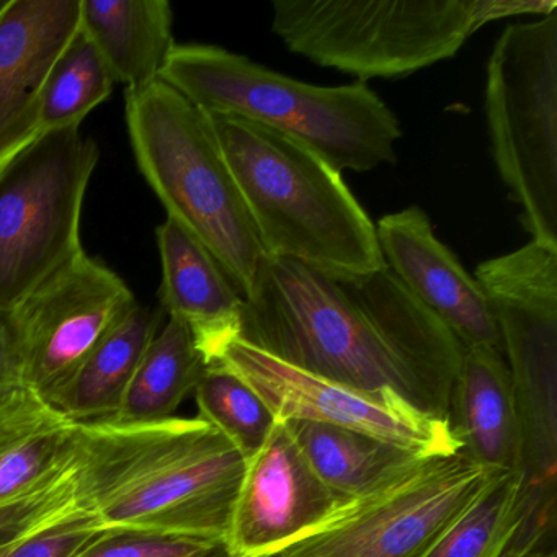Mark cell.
Masks as SVG:
<instances>
[{
  "instance_id": "obj_1",
  "label": "cell",
  "mask_w": 557,
  "mask_h": 557,
  "mask_svg": "<svg viewBox=\"0 0 557 557\" xmlns=\"http://www.w3.org/2000/svg\"><path fill=\"white\" fill-rule=\"evenodd\" d=\"M240 341L334 383L397 394L445 422L465 354L387 267L332 278L269 257L244 299Z\"/></svg>"
},
{
  "instance_id": "obj_2",
  "label": "cell",
  "mask_w": 557,
  "mask_h": 557,
  "mask_svg": "<svg viewBox=\"0 0 557 557\" xmlns=\"http://www.w3.org/2000/svg\"><path fill=\"white\" fill-rule=\"evenodd\" d=\"M246 466L200 417L77 423L74 502L106 531L224 544Z\"/></svg>"
},
{
  "instance_id": "obj_3",
  "label": "cell",
  "mask_w": 557,
  "mask_h": 557,
  "mask_svg": "<svg viewBox=\"0 0 557 557\" xmlns=\"http://www.w3.org/2000/svg\"><path fill=\"white\" fill-rule=\"evenodd\" d=\"M207 115L269 259L332 278L386 267L376 224L341 172L282 133L237 116Z\"/></svg>"
},
{
  "instance_id": "obj_4",
  "label": "cell",
  "mask_w": 557,
  "mask_h": 557,
  "mask_svg": "<svg viewBox=\"0 0 557 557\" xmlns=\"http://www.w3.org/2000/svg\"><path fill=\"white\" fill-rule=\"evenodd\" d=\"M159 79L205 113L301 143L341 174L397 162L399 119L364 83L312 86L214 45H175Z\"/></svg>"
},
{
  "instance_id": "obj_5",
  "label": "cell",
  "mask_w": 557,
  "mask_h": 557,
  "mask_svg": "<svg viewBox=\"0 0 557 557\" xmlns=\"http://www.w3.org/2000/svg\"><path fill=\"white\" fill-rule=\"evenodd\" d=\"M125 120L136 164L168 220L249 298L267 253L207 113L158 79L126 89Z\"/></svg>"
},
{
  "instance_id": "obj_6",
  "label": "cell",
  "mask_w": 557,
  "mask_h": 557,
  "mask_svg": "<svg viewBox=\"0 0 557 557\" xmlns=\"http://www.w3.org/2000/svg\"><path fill=\"white\" fill-rule=\"evenodd\" d=\"M272 32L321 67L403 79L456 57L485 24L557 11L556 0H275Z\"/></svg>"
},
{
  "instance_id": "obj_7",
  "label": "cell",
  "mask_w": 557,
  "mask_h": 557,
  "mask_svg": "<svg viewBox=\"0 0 557 557\" xmlns=\"http://www.w3.org/2000/svg\"><path fill=\"white\" fill-rule=\"evenodd\" d=\"M484 106L495 168L524 230L557 249V11L502 32Z\"/></svg>"
},
{
  "instance_id": "obj_8",
  "label": "cell",
  "mask_w": 557,
  "mask_h": 557,
  "mask_svg": "<svg viewBox=\"0 0 557 557\" xmlns=\"http://www.w3.org/2000/svg\"><path fill=\"white\" fill-rule=\"evenodd\" d=\"M81 128L41 135L0 171V311L84 252V200L99 162Z\"/></svg>"
},
{
  "instance_id": "obj_9",
  "label": "cell",
  "mask_w": 557,
  "mask_h": 557,
  "mask_svg": "<svg viewBox=\"0 0 557 557\" xmlns=\"http://www.w3.org/2000/svg\"><path fill=\"white\" fill-rule=\"evenodd\" d=\"M502 472L461 449L432 456L391 484L345 502L275 556L420 557Z\"/></svg>"
},
{
  "instance_id": "obj_10",
  "label": "cell",
  "mask_w": 557,
  "mask_h": 557,
  "mask_svg": "<svg viewBox=\"0 0 557 557\" xmlns=\"http://www.w3.org/2000/svg\"><path fill=\"white\" fill-rule=\"evenodd\" d=\"M136 305L122 276L86 252L61 267L8 311L24 386L53 404Z\"/></svg>"
},
{
  "instance_id": "obj_11",
  "label": "cell",
  "mask_w": 557,
  "mask_h": 557,
  "mask_svg": "<svg viewBox=\"0 0 557 557\" xmlns=\"http://www.w3.org/2000/svg\"><path fill=\"white\" fill-rule=\"evenodd\" d=\"M249 384L276 422L309 420L367 433L423 456L458 453L445 420L420 412L397 394H370L292 367L246 342L234 341L218 358Z\"/></svg>"
},
{
  "instance_id": "obj_12",
  "label": "cell",
  "mask_w": 557,
  "mask_h": 557,
  "mask_svg": "<svg viewBox=\"0 0 557 557\" xmlns=\"http://www.w3.org/2000/svg\"><path fill=\"white\" fill-rule=\"evenodd\" d=\"M348 502L314 474L283 423L247 459L224 546L233 557H272Z\"/></svg>"
},
{
  "instance_id": "obj_13",
  "label": "cell",
  "mask_w": 557,
  "mask_h": 557,
  "mask_svg": "<svg viewBox=\"0 0 557 557\" xmlns=\"http://www.w3.org/2000/svg\"><path fill=\"white\" fill-rule=\"evenodd\" d=\"M81 28V0L0 4V171L40 138L51 67Z\"/></svg>"
},
{
  "instance_id": "obj_14",
  "label": "cell",
  "mask_w": 557,
  "mask_h": 557,
  "mask_svg": "<svg viewBox=\"0 0 557 557\" xmlns=\"http://www.w3.org/2000/svg\"><path fill=\"white\" fill-rule=\"evenodd\" d=\"M376 234L387 269L462 347L487 345L502 351L484 292L435 236L425 211L409 207L386 214L377 221Z\"/></svg>"
},
{
  "instance_id": "obj_15",
  "label": "cell",
  "mask_w": 557,
  "mask_h": 557,
  "mask_svg": "<svg viewBox=\"0 0 557 557\" xmlns=\"http://www.w3.org/2000/svg\"><path fill=\"white\" fill-rule=\"evenodd\" d=\"M162 262L161 305L190 331L208 367L240 338L244 298L210 252L168 220L156 230Z\"/></svg>"
},
{
  "instance_id": "obj_16",
  "label": "cell",
  "mask_w": 557,
  "mask_h": 557,
  "mask_svg": "<svg viewBox=\"0 0 557 557\" xmlns=\"http://www.w3.org/2000/svg\"><path fill=\"white\" fill-rule=\"evenodd\" d=\"M448 426L462 453L485 468L524 472L523 435L500 350L465 348L448 407Z\"/></svg>"
},
{
  "instance_id": "obj_17",
  "label": "cell",
  "mask_w": 557,
  "mask_h": 557,
  "mask_svg": "<svg viewBox=\"0 0 557 557\" xmlns=\"http://www.w3.org/2000/svg\"><path fill=\"white\" fill-rule=\"evenodd\" d=\"M76 425L27 387L0 407V507L70 471Z\"/></svg>"
},
{
  "instance_id": "obj_18",
  "label": "cell",
  "mask_w": 557,
  "mask_h": 557,
  "mask_svg": "<svg viewBox=\"0 0 557 557\" xmlns=\"http://www.w3.org/2000/svg\"><path fill=\"white\" fill-rule=\"evenodd\" d=\"M81 32L126 89L158 81L175 47L168 0H81Z\"/></svg>"
},
{
  "instance_id": "obj_19",
  "label": "cell",
  "mask_w": 557,
  "mask_h": 557,
  "mask_svg": "<svg viewBox=\"0 0 557 557\" xmlns=\"http://www.w3.org/2000/svg\"><path fill=\"white\" fill-rule=\"evenodd\" d=\"M282 423L322 484L347 500L364 497L432 458L342 426L296 419Z\"/></svg>"
},
{
  "instance_id": "obj_20",
  "label": "cell",
  "mask_w": 557,
  "mask_h": 557,
  "mask_svg": "<svg viewBox=\"0 0 557 557\" xmlns=\"http://www.w3.org/2000/svg\"><path fill=\"white\" fill-rule=\"evenodd\" d=\"M161 322V309L136 305L94 348L51 406L76 423L115 417Z\"/></svg>"
},
{
  "instance_id": "obj_21",
  "label": "cell",
  "mask_w": 557,
  "mask_h": 557,
  "mask_svg": "<svg viewBox=\"0 0 557 557\" xmlns=\"http://www.w3.org/2000/svg\"><path fill=\"white\" fill-rule=\"evenodd\" d=\"M208 364L190 331L177 319H169L149 345L113 420L154 422L175 417L194 393Z\"/></svg>"
},
{
  "instance_id": "obj_22",
  "label": "cell",
  "mask_w": 557,
  "mask_h": 557,
  "mask_svg": "<svg viewBox=\"0 0 557 557\" xmlns=\"http://www.w3.org/2000/svg\"><path fill=\"white\" fill-rule=\"evenodd\" d=\"M537 482L528 481L524 472H502L420 557H502Z\"/></svg>"
},
{
  "instance_id": "obj_23",
  "label": "cell",
  "mask_w": 557,
  "mask_h": 557,
  "mask_svg": "<svg viewBox=\"0 0 557 557\" xmlns=\"http://www.w3.org/2000/svg\"><path fill=\"white\" fill-rule=\"evenodd\" d=\"M115 77L92 41L77 32L51 67L41 94L40 133L81 128L87 115L106 102Z\"/></svg>"
},
{
  "instance_id": "obj_24",
  "label": "cell",
  "mask_w": 557,
  "mask_h": 557,
  "mask_svg": "<svg viewBox=\"0 0 557 557\" xmlns=\"http://www.w3.org/2000/svg\"><path fill=\"white\" fill-rule=\"evenodd\" d=\"M198 417L220 430L249 459L265 445L275 416L256 391L221 364H210L194 391Z\"/></svg>"
},
{
  "instance_id": "obj_25",
  "label": "cell",
  "mask_w": 557,
  "mask_h": 557,
  "mask_svg": "<svg viewBox=\"0 0 557 557\" xmlns=\"http://www.w3.org/2000/svg\"><path fill=\"white\" fill-rule=\"evenodd\" d=\"M71 469L53 484L0 507V547L38 533L77 510Z\"/></svg>"
},
{
  "instance_id": "obj_26",
  "label": "cell",
  "mask_w": 557,
  "mask_h": 557,
  "mask_svg": "<svg viewBox=\"0 0 557 557\" xmlns=\"http://www.w3.org/2000/svg\"><path fill=\"white\" fill-rule=\"evenodd\" d=\"M220 544L188 537L106 531L74 557H207Z\"/></svg>"
},
{
  "instance_id": "obj_27",
  "label": "cell",
  "mask_w": 557,
  "mask_h": 557,
  "mask_svg": "<svg viewBox=\"0 0 557 557\" xmlns=\"http://www.w3.org/2000/svg\"><path fill=\"white\" fill-rule=\"evenodd\" d=\"M106 530L76 510L64 520L0 547V557H74Z\"/></svg>"
},
{
  "instance_id": "obj_28",
  "label": "cell",
  "mask_w": 557,
  "mask_h": 557,
  "mask_svg": "<svg viewBox=\"0 0 557 557\" xmlns=\"http://www.w3.org/2000/svg\"><path fill=\"white\" fill-rule=\"evenodd\" d=\"M21 354L8 311H0V407L24 391Z\"/></svg>"
},
{
  "instance_id": "obj_29",
  "label": "cell",
  "mask_w": 557,
  "mask_h": 557,
  "mask_svg": "<svg viewBox=\"0 0 557 557\" xmlns=\"http://www.w3.org/2000/svg\"><path fill=\"white\" fill-rule=\"evenodd\" d=\"M207 557H233V556H231L230 550L226 549V546H224V544H220V546L214 547V549L211 550V553L208 554Z\"/></svg>"
},
{
  "instance_id": "obj_30",
  "label": "cell",
  "mask_w": 557,
  "mask_h": 557,
  "mask_svg": "<svg viewBox=\"0 0 557 557\" xmlns=\"http://www.w3.org/2000/svg\"><path fill=\"white\" fill-rule=\"evenodd\" d=\"M530 557H557L556 547H549V549L540 550V553L531 554Z\"/></svg>"
}]
</instances>
